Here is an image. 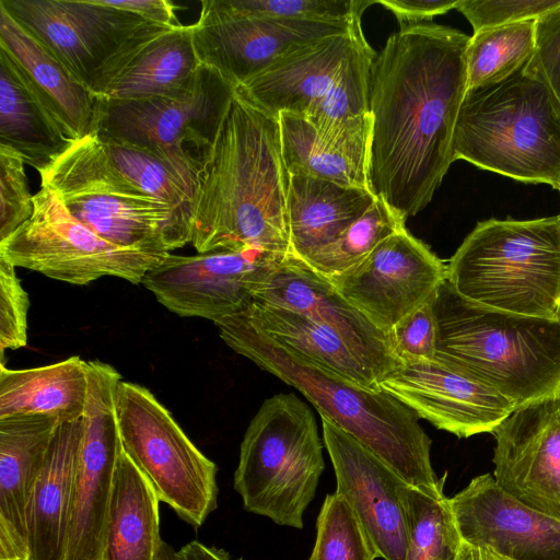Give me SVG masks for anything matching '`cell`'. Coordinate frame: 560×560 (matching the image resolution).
Here are the masks:
<instances>
[{
	"mask_svg": "<svg viewBox=\"0 0 560 560\" xmlns=\"http://www.w3.org/2000/svg\"><path fill=\"white\" fill-rule=\"evenodd\" d=\"M469 38L432 21L401 26L373 60L369 188L406 220L427 207L455 161Z\"/></svg>",
	"mask_w": 560,
	"mask_h": 560,
	"instance_id": "1",
	"label": "cell"
},
{
	"mask_svg": "<svg viewBox=\"0 0 560 560\" xmlns=\"http://www.w3.org/2000/svg\"><path fill=\"white\" fill-rule=\"evenodd\" d=\"M289 183L278 118L235 94L199 173L190 243L293 254Z\"/></svg>",
	"mask_w": 560,
	"mask_h": 560,
	"instance_id": "2",
	"label": "cell"
},
{
	"mask_svg": "<svg viewBox=\"0 0 560 560\" xmlns=\"http://www.w3.org/2000/svg\"><path fill=\"white\" fill-rule=\"evenodd\" d=\"M221 339L261 370L296 388L319 412L373 452L407 483L444 487L432 467L431 439L419 418L390 394L334 376L254 327L240 313L215 323Z\"/></svg>",
	"mask_w": 560,
	"mask_h": 560,
	"instance_id": "3",
	"label": "cell"
},
{
	"mask_svg": "<svg viewBox=\"0 0 560 560\" xmlns=\"http://www.w3.org/2000/svg\"><path fill=\"white\" fill-rule=\"evenodd\" d=\"M434 360L509 399L515 410L560 396V319L530 317L463 298L444 280L433 299Z\"/></svg>",
	"mask_w": 560,
	"mask_h": 560,
	"instance_id": "4",
	"label": "cell"
},
{
	"mask_svg": "<svg viewBox=\"0 0 560 560\" xmlns=\"http://www.w3.org/2000/svg\"><path fill=\"white\" fill-rule=\"evenodd\" d=\"M454 160L560 190V105L526 66L493 85L466 91Z\"/></svg>",
	"mask_w": 560,
	"mask_h": 560,
	"instance_id": "5",
	"label": "cell"
},
{
	"mask_svg": "<svg viewBox=\"0 0 560 560\" xmlns=\"http://www.w3.org/2000/svg\"><path fill=\"white\" fill-rule=\"evenodd\" d=\"M446 265V280L469 301L560 319V214L481 221Z\"/></svg>",
	"mask_w": 560,
	"mask_h": 560,
	"instance_id": "6",
	"label": "cell"
},
{
	"mask_svg": "<svg viewBox=\"0 0 560 560\" xmlns=\"http://www.w3.org/2000/svg\"><path fill=\"white\" fill-rule=\"evenodd\" d=\"M324 446L314 413L295 394L265 399L244 433L233 478L244 509L302 529L325 468Z\"/></svg>",
	"mask_w": 560,
	"mask_h": 560,
	"instance_id": "7",
	"label": "cell"
},
{
	"mask_svg": "<svg viewBox=\"0 0 560 560\" xmlns=\"http://www.w3.org/2000/svg\"><path fill=\"white\" fill-rule=\"evenodd\" d=\"M38 174L73 218L113 244L164 254L191 242L167 206L114 166L95 133L71 143Z\"/></svg>",
	"mask_w": 560,
	"mask_h": 560,
	"instance_id": "8",
	"label": "cell"
},
{
	"mask_svg": "<svg viewBox=\"0 0 560 560\" xmlns=\"http://www.w3.org/2000/svg\"><path fill=\"white\" fill-rule=\"evenodd\" d=\"M374 49L361 22L350 31L311 42L240 84L235 94L262 112L302 116L319 127H337L369 114Z\"/></svg>",
	"mask_w": 560,
	"mask_h": 560,
	"instance_id": "9",
	"label": "cell"
},
{
	"mask_svg": "<svg viewBox=\"0 0 560 560\" xmlns=\"http://www.w3.org/2000/svg\"><path fill=\"white\" fill-rule=\"evenodd\" d=\"M115 412L121 447L166 503L194 528L217 509V465L144 386L120 380Z\"/></svg>",
	"mask_w": 560,
	"mask_h": 560,
	"instance_id": "10",
	"label": "cell"
},
{
	"mask_svg": "<svg viewBox=\"0 0 560 560\" xmlns=\"http://www.w3.org/2000/svg\"><path fill=\"white\" fill-rule=\"evenodd\" d=\"M235 97V86L200 65L179 91L137 100H96L94 133L202 166Z\"/></svg>",
	"mask_w": 560,
	"mask_h": 560,
	"instance_id": "11",
	"label": "cell"
},
{
	"mask_svg": "<svg viewBox=\"0 0 560 560\" xmlns=\"http://www.w3.org/2000/svg\"><path fill=\"white\" fill-rule=\"evenodd\" d=\"M31 219L0 241V255L15 267L84 285L102 277L142 283L168 253H148L113 244L79 222L51 189L33 196Z\"/></svg>",
	"mask_w": 560,
	"mask_h": 560,
	"instance_id": "12",
	"label": "cell"
},
{
	"mask_svg": "<svg viewBox=\"0 0 560 560\" xmlns=\"http://www.w3.org/2000/svg\"><path fill=\"white\" fill-rule=\"evenodd\" d=\"M120 380L112 365L88 361V396L65 560H103L120 451L115 412V390Z\"/></svg>",
	"mask_w": 560,
	"mask_h": 560,
	"instance_id": "13",
	"label": "cell"
},
{
	"mask_svg": "<svg viewBox=\"0 0 560 560\" xmlns=\"http://www.w3.org/2000/svg\"><path fill=\"white\" fill-rule=\"evenodd\" d=\"M288 255L256 247L192 256L168 253L142 284L168 311L215 324L244 310Z\"/></svg>",
	"mask_w": 560,
	"mask_h": 560,
	"instance_id": "14",
	"label": "cell"
},
{
	"mask_svg": "<svg viewBox=\"0 0 560 560\" xmlns=\"http://www.w3.org/2000/svg\"><path fill=\"white\" fill-rule=\"evenodd\" d=\"M359 22L361 18L320 22L257 16L236 12L224 0H205L190 30L199 63L236 89L291 51L346 33Z\"/></svg>",
	"mask_w": 560,
	"mask_h": 560,
	"instance_id": "15",
	"label": "cell"
},
{
	"mask_svg": "<svg viewBox=\"0 0 560 560\" xmlns=\"http://www.w3.org/2000/svg\"><path fill=\"white\" fill-rule=\"evenodd\" d=\"M446 272L447 265L406 228L384 240L360 262L327 279L388 335L436 292Z\"/></svg>",
	"mask_w": 560,
	"mask_h": 560,
	"instance_id": "16",
	"label": "cell"
},
{
	"mask_svg": "<svg viewBox=\"0 0 560 560\" xmlns=\"http://www.w3.org/2000/svg\"><path fill=\"white\" fill-rule=\"evenodd\" d=\"M88 90L120 45L145 23L103 0H0Z\"/></svg>",
	"mask_w": 560,
	"mask_h": 560,
	"instance_id": "17",
	"label": "cell"
},
{
	"mask_svg": "<svg viewBox=\"0 0 560 560\" xmlns=\"http://www.w3.org/2000/svg\"><path fill=\"white\" fill-rule=\"evenodd\" d=\"M492 434L497 483L525 505L560 521V396L514 410Z\"/></svg>",
	"mask_w": 560,
	"mask_h": 560,
	"instance_id": "18",
	"label": "cell"
},
{
	"mask_svg": "<svg viewBox=\"0 0 560 560\" xmlns=\"http://www.w3.org/2000/svg\"><path fill=\"white\" fill-rule=\"evenodd\" d=\"M320 420L336 492L350 504L377 558L406 560L402 494L409 483L353 436Z\"/></svg>",
	"mask_w": 560,
	"mask_h": 560,
	"instance_id": "19",
	"label": "cell"
},
{
	"mask_svg": "<svg viewBox=\"0 0 560 560\" xmlns=\"http://www.w3.org/2000/svg\"><path fill=\"white\" fill-rule=\"evenodd\" d=\"M378 387L419 419L460 439L492 433L515 410L502 395L434 359L398 361Z\"/></svg>",
	"mask_w": 560,
	"mask_h": 560,
	"instance_id": "20",
	"label": "cell"
},
{
	"mask_svg": "<svg viewBox=\"0 0 560 560\" xmlns=\"http://www.w3.org/2000/svg\"><path fill=\"white\" fill-rule=\"evenodd\" d=\"M462 540L511 560H560V521L505 492L490 474L450 498Z\"/></svg>",
	"mask_w": 560,
	"mask_h": 560,
	"instance_id": "21",
	"label": "cell"
},
{
	"mask_svg": "<svg viewBox=\"0 0 560 560\" xmlns=\"http://www.w3.org/2000/svg\"><path fill=\"white\" fill-rule=\"evenodd\" d=\"M200 63L189 25L145 23L97 71L91 93L96 100H137L183 89Z\"/></svg>",
	"mask_w": 560,
	"mask_h": 560,
	"instance_id": "22",
	"label": "cell"
},
{
	"mask_svg": "<svg viewBox=\"0 0 560 560\" xmlns=\"http://www.w3.org/2000/svg\"><path fill=\"white\" fill-rule=\"evenodd\" d=\"M253 300L299 312L329 326L385 375L398 363L388 335L294 254L270 272Z\"/></svg>",
	"mask_w": 560,
	"mask_h": 560,
	"instance_id": "23",
	"label": "cell"
},
{
	"mask_svg": "<svg viewBox=\"0 0 560 560\" xmlns=\"http://www.w3.org/2000/svg\"><path fill=\"white\" fill-rule=\"evenodd\" d=\"M60 423L43 416L0 419V560H27L28 501Z\"/></svg>",
	"mask_w": 560,
	"mask_h": 560,
	"instance_id": "24",
	"label": "cell"
},
{
	"mask_svg": "<svg viewBox=\"0 0 560 560\" xmlns=\"http://www.w3.org/2000/svg\"><path fill=\"white\" fill-rule=\"evenodd\" d=\"M282 156L290 175L369 188L370 114L337 127H319L290 114L278 115Z\"/></svg>",
	"mask_w": 560,
	"mask_h": 560,
	"instance_id": "25",
	"label": "cell"
},
{
	"mask_svg": "<svg viewBox=\"0 0 560 560\" xmlns=\"http://www.w3.org/2000/svg\"><path fill=\"white\" fill-rule=\"evenodd\" d=\"M83 417L61 422L35 480L26 515L27 560H65Z\"/></svg>",
	"mask_w": 560,
	"mask_h": 560,
	"instance_id": "26",
	"label": "cell"
},
{
	"mask_svg": "<svg viewBox=\"0 0 560 560\" xmlns=\"http://www.w3.org/2000/svg\"><path fill=\"white\" fill-rule=\"evenodd\" d=\"M0 49L18 66L72 141L94 133L96 97L1 5Z\"/></svg>",
	"mask_w": 560,
	"mask_h": 560,
	"instance_id": "27",
	"label": "cell"
},
{
	"mask_svg": "<svg viewBox=\"0 0 560 560\" xmlns=\"http://www.w3.org/2000/svg\"><path fill=\"white\" fill-rule=\"evenodd\" d=\"M254 327L323 371L355 386L378 390L385 374L336 330L304 314L253 300L238 312Z\"/></svg>",
	"mask_w": 560,
	"mask_h": 560,
	"instance_id": "28",
	"label": "cell"
},
{
	"mask_svg": "<svg viewBox=\"0 0 560 560\" xmlns=\"http://www.w3.org/2000/svg\"><path fill=\"white\" fill-rule=\"evenodd\" d=\"M366 188L290 175L288 220L292 253L308 262L375 201Z\"/></svg>",
	"mask_w": 560,
	"mask_h": 560,
	"instance_id": "29",
	"label": "cell"
},
{
	"mask_svg": "<svg viewBox=\"0 0 560 560\" xmlns=\"http://www.w3.org/2000/svg\"><path fill=\"white\" fill-rule=\"evenodd\" d=\"M88 361L78 355L57 363L12 370L0 368V419L43 416L61 422L83 417Z\"/></svg>",
	"mask_w": 560,
	"mask_h": 560,
	"instance_id": "30",
	"label": "cell"
},
{
	"mask_svg": "<svg viewBox=\"0 0 560 560\" xmlns=\"http://www.w3.org/2000/svg\"><path fill=\"white\" fill-rule=\"evenodd\" d=\"M73 142L0 49V144L13 149L39 172Z\"/></svg>",
	"mask_w": 560,
	"mask_h": 560,
	"instance_id": "31",
	"label": "cell"
},
{
	"mask_svg": "<svg viewBox=\"0 0 560 560\" xmlns=\"http://www.w3.org/2000/svg\"><path fill=\"white\" fill-rule=\"evenodd\" d=\"M159 504L151 483L120 443L103 560H156L162 541Z\"/></svg>",
	"mask_w": 560,
	"mask_h": 560,
	"instance_id": "32",
	"label": "cell"
},
{
	"mask_svg": "<svg viewBox=\"0 0 560 560\" xmlns=\"http://www.w3.org/2000/svg\"><path fill=\"white\" fill-rule=\"evenodd\" d=\"M101 141L114 166L145 194L167 206L191 235L202 166L126 143Z\"/></svg>",
	"mask_w": 560,
	"mask_h": 560,
	"instance_id": "33",
	"label": "cell"
},
{
	"mask_svg": "<svg viewBox=\"0 0 560 560\" xmlns=\"http://www.w3.org/2000/svg\"><path fill=\"white\" fill-rule=\"evenodd\" d=\"M443 488H405L406 560L457 559L463 540Z\"/></svg>",
	"mask_w": 560,
	"mask_h": 560,
	"instance_id": "34",
	"label": "cell"
},
{
	"mask_svg": "<svg viewBox=\"0 0 560 560\" xmlns=\"http://www.w3.org/2000/svg\"><path fill=\"white\" fill-rule=\"evenodd\" d=\"M536 20L474 32L466 48L467 91L497 84L522 70L535 48Z\"/></svg>",
	"mask_w": 560,
	"mask_h": 560,
	"instance_id": "35",
	"label": "cell"
},
{
	"mask_svg": "<svg viewBox=\"0 0 560 560\" xmlns=\"http://www.w3.org/2000/svg\"><path fill=\"white\" fill-rule=\"evenodd\" d=\"M405 223V218L376 198L335 242L306 264L326 278L341 273L360 262L384 240L406 229Z\"/></svg>",
	"mask_w": 560,
	"mask_h": 560,
	"instance_id": "36",
	"label": "cell"
},
{
	"mask_svg": "<svg viewBox=\"0 0 560 560\" xmlns=\"http://www.w3.org/2000/svg\"><path fill=\"white\" fill-rule=\"evenodd\" d=\"M377 558L348 501L327 494L316 520V538L308 560H375Z\"/></svg>",
	"mask_w": 560,
	"mask_h": 560,
	"instance_id": "37",
	"label": "cell"
},
{
	"mask_svg": "<svg viewBox=\"0 0 560 560\" xmlns=\"http://www.w3.org/2000/svg\"><path fill=\"white\" fill-rule=\"evenodd\" d=\"M232 10L257 16L295 21H352L371 0H224Z\"/></svg>",
	"mask_w": 560,
	"mask_h": 560,
	"instance_id": "38",
	"label": "cell"
},
{
	"mask_svg": "<svg viewBox=\"0 0 560 560\" xmlns=\"http://www.w3.org/2000/svg\"><path fill=\"white\" fill-rule=\"evenodd\" d=\"M25 162L13 149L0 144V241L28 221L34 203L24 168Z\"/></svg>",
	"mask_w": 560,
	"mask_h": 560,
	"instance_id": "39",
	"label": "cell"
},
{
	"mask_svg": "<svg viewBox=\"0 0 560 560\" xmlns=\"http://www.w3.org/2000/svg\"><path fill=\"white\" fill-rule=\"evenodd\" d=\"M15 266L0 255V352L27 343L28 294L15 272Z\"/></svg>",
	"mask_w": 560,
	"mask_h": 560,
	"instance_id": "40",
	"label": "cell"
},
{
	"mask_svg": "<svg viewBox=\"0 0 560 560\" xmlns=\"http://www.w3.org/2000/svg\"><path fill=\"white\" fill-rule=\"evenodd\" d=\"M560 5V0H458V10L471 24L474 32L537 20Z\"/></svg>",
	"mask_w": 560,
	"mask_h": 560,
	"instance_id": "41",
	"label": "cell"
},
{
	"mask_svg": "<svg viewBox=\"0 0 560 560\" xmlns=\"http://www.w3.org/2000/svg\"><path fill=\"white\" fill-rule=\"evenodd\" d=\"M434 294L399 320L388 332L392 351L398 361L434 359L436 343Z\"/></svg>",
	"mask_w": 560,
	"mask_h": 560,
	"instance_id": "42",
	"label": "cell"
},
{
	"mask_svg": "<svg viewBox=\"0 0 560 560\" xmlns=\"http://www.w3.org/2000/svg\"><path fill=\"white\" fill-rule=\"evenodd\" d=\"M526 69L547 85L560 105V5L536 20L535 48Z\"/></svg>",
	"mask_w": 560,
	"mask_h": 560,
	"instance_id": "43",
	"label": "cell"
},
{
	"mask_svg": "<svg viewBox=\"0 0 560 560\" xmlns=\"http://www.w3.org/2000/svg\"><path fill=\"white\" fill-rule=\"evenodd\" d=\"M389 10L401 26L431 22L436 15L456 9L458 0H377Z\"/></svg>",
	"mask_w": 560,
	"mask_h": 560,
	"instance_id": "44",
	"label": "cell"
},
{
	"mask_svg": "<svg viewBox=\"0 0 560 560\" xmlns=\"http://www.w3.org/2000/svg\"><path fill=\"white\" fill-rule=\"evenodd\" d=\"M105 4L133 13L149 23L180 24L175 3L167 0H103Z\"/></svg>",
	"mask_w": 560,
	"mask_h": 560,
	"instance_id": "45",
	"label": "cell"
},
{
	"mask_svg": "<svg viewBox=\"0 0 560 560\" xmlns=\"http://www.w3.org/2000/svg\"><path fill=\"white\" fill-rule=\"evenodd\" d=\"M177 556L179 560H234L224 549L207 546L198 540L183 546L177 551Z\"/></svg>",
	"mask_w": 560,
	"mask_h": 560,
	"instance_id": "46",
	"label": "cell"
},
{
	"mask_svg": "<svg viewBox=\"0 0 560 560\" xmlns=\"http://www.w3.org/2000/svg\"><path fill=\"white\" fill-rule=\"evenodd\" d=\"M456 560H511L490 548L477 547L465 541L462 542Z\"/></svg>",
	"mask_w": 560,
	"mask_h": 560,
	"instance_id": "47",
	"label": "cell"
},
{
	"mask_svg": "<svg viewBox=\"0 0 560 560\" xmlns=\"http://www.w3.org/2000/svg\"><path fill=\"white\" fill-rule=\"evenodd\" d=\"M156 560H179L177 551H175L167 542L161 541Z\"/></svg>",
	"mask_w": 560,
	"mask_h": 560,
	"instance_id": "48",
	"label": "cell"
},
{
	"mask_svg": "<svg viewBox=\"0 0 560 560\" xmlns=\"http://www.w3.org/2000/svg\"><path fill=\"white\" fill-rule=\"evenodd\" d=\"M559 192H560V190H559Z\"/></svg>",
	"mask_w": 560,
	"mask_h": 560,
	"instance_id": "49",
	"label": "cell"
}]
</instances>
